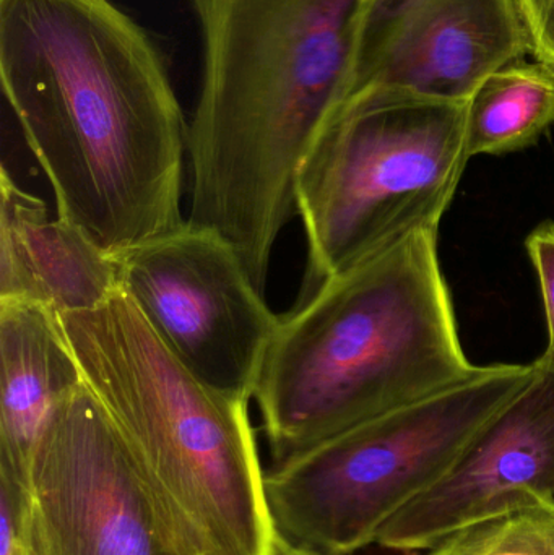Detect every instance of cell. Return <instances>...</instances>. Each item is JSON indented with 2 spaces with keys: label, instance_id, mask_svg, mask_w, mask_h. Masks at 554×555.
Listing matches in <instances>:
<instances>
[{
  "label": "cell",
  "instance_id": "6da1fadb",
  "mask_svg": "<svg viewBox=\"0 0 554 555\" xmlns=\"http://www.w3.org/2000/svg\"><path fill=\"white\" fill-rule=\"evenodd\" d=\"M0 77L59 218L114 257L184 223L189 126L158 46L111 0H0Z\"/></svg>",
  "mask_w": 554,
  "mask_h": 555
},
{
  "label": "cell",
  "instance_id": "7a4b0ae2",
  "mask_svg": "<svg viewBox=\"0 0 554 555\" xmlns=\"http://www.w3.org/2000/svg\"><path fill=\"white\" fill-rule=\"evenodd\" d=\"M195 3L204 70L185 220L228 241L263 293L299 169L353 91L371 16L364 0Z\"/></svg>",
  "mask_w": 554,
  "mask_h": 555
},
{
  "label": "cell",
  "instance_id": "3957f363",
  "mask_svg": "<svg viewBox=\"0 0 554 555\" xmlns=\"http://www.w3.org/2000/svg\"><path fill=\"white\" fill-rule=\"evenodd\" d=\"M480 371L459 338L438 230L422 228L280 317L254 401L276 465Z\"/></svg>",
  "mask_w": 554,
  "mask_h": 555
},
{
  "label": "cell",
  "instance_id": "277c9868",
  "mask_svg": "<svg viewBox=\"0 0 554 555\" xmlns=\"http://www.w3.org/2000/svg\"><path fill=\"white\" fill-rule=\"evenodd\" d=\"M61 320L179 554L270 555L276 531L250 401L198 380L124 289Z\"/></svg>",
  "mask_w": 554,
  "mask_h": 555
},
{
  "label": "cell",
  "instance_id": "5b68a950",
  "mask_svg": "<svg viewBox=\"0 0 554 555\" xmlns=\"http://www.w3.org/2000/svg\"><path fill=\"white\" fill-rule=\"evenodd\" d=\"M468 101L351 94L296 179L308 260L298 299L422 228L438 230L467 166Z\"/></svg>",
  "mask_w": 554,
  "mask_h": 555
},
{
  "label": "cell",
  "instance_id": "8992f818",
  "mask_svg": "<svg viewBox=\"0 0 554 555\" xmlns=\"http://www.w3.org/2000/svg\"><path fill=\"white\" fill-rule=\"evenodd\" d=\"M536 365L494 364L471 380L358 424L266 473L273 527L328 555L376 544L387 521L431 489Z\"/></svg>",
  "mask_w": 554,
  "mask_h": 555
},
{
  "label": "cell",
  "instance_id": "52a82bcc",
  "mask_svg": "<svg viewBox=\"0 0 554 555\" xmlns=\"http://www.w3.org/2000/svg\"><path fill=\"white\" fill-rule=\"evenodd\" d=\"M15 492L25 555H181L123 439L85 384L49 417Z\"/></svg>",
  "mask_w": 554,
  "mask_h": 555
},
{
  "label": "cell",
  "instance_id": "ba28073f",
  "mask_svg": "<svg viewBox=\"0 0 554 555\" xmlns=\"http://www.w3.org/2000/svg\"><path fill=\"white\" fill-rule=\"evenodd\" d=\"M120 289L207 387L253 401L280 317L236 249L188 220L116 256Z\"/></svg>",
  "mask_w": 554,
  "mask_h": 555
},
{
  "label": "cell",
  "instance_id": "9c48e42d",
  "mask_svg": "<svg viewBox=\"0 0 554 555\" xmlns=\"http://www.w3.org/2000/svg\"><path fill=\"white\" fill-rule=\"evenodd\" d=\"M527 54L533 39L519 0H387L368 23L351 94L392 88L468 101Z\"/></svg>",
  "mask_w": 554,
  "mask_h": 555
},
{
  "label": "cell",
  "instance_id": "30bf717a",
  "mask_svg": "<svg viewBox=\"0 0 554 555\" xmlns=\"http://www.w3.org/2000/svg\"><path fill=\"white\" fill-rule=\"evenodd\" d=\"M529 384L474 437L452 468L394 515L377 546L422 554L513 498L554 501V362H533Z\"/></svg>",
  "mask_w": 554,
  "mask_h": 555
},
{
  "label": "cell",
  "instance_id": "8fae6325",
  "mask_svg": "<svg viewBox=\"0 0 554 555\" xmlns=\"http://www.w3.org/2000/svg\"><path fill=\"white\" fill-rule=\"evenodd\" d=\"M120 289L117 259L80 228L49 217L44 201L0 175V300L57 315L96 309Z\"/></svg>",
  "mask_w": 554,
  "mask_h": 555
},
{
  "label": "cell",
  "instance_id": "7c38bea8",
  "mask_svg": "<svg viewBox=\"0 0 554 555\" xmlns=\"http://www.w3.org/2000/svg\"><path fill=\"white\" fill-rule=\"evenodd\" d=\"M83 384L61 315L39 304L0 300V476L16 489L49 417Z\"/></svg>",
  "mask_w": 554,
  "mask_h": 555
},
{
  "label": "cell",
  "instance_id": "4fadbf2b",
  "mask_svg": "<svg viewBox=\"0 0 554 555\" xmlns=\"http://www.w3.org/2000/svg\"><path fill=\"white\" fill-rule=\"evenodd\" d=\"M554 126V70L520 61L491 74L468 103V156L506 155Z\"/></svg>",
  "mask_w": 554,
  "mask_h": 555
},
{
  "label": "cell",
  "instance_id": "5bb4252c",
  "mask_svg": "<svg viewBox=\"0 0 554 555\" xmlns=\"http://www.w3.org/2000/svg\"><path fill=\"white\" fill-rule=\"evenodd\" d=\"M420 555H554V501L517 495Z\"/></svg>",
  "mask_w": 554,
  "mask_h": 555
},
{
  "label": "cell",
  "instance_id": "9a60e30c",
  "mask_svg": "<svg viewBox=\"0 0 554 555\" xmlns=\"http://www.w3.org/2000/svg\"><path fill=\"white\" fill-rule=\"evenodd\" d=\"M527 253L532 260L543 304H545L546 325H549V346L543 352L554 362V223L545 221L539 224L526 241Z\"/></svg>",
  "mask_w": 554,
  "mask_h": 555
},
{
  "label": "cell",
  "instance_id": "2e32d148",
  "mask_svg": "<svg viewBox=\"0 0 554 555\" xmlns=\"http://www.w3.org/2000/svg\"><path fill=\"white\" fill-rule=\"evenodd\" d=\"M529 23L537 61L554 70V0H519Z\"/></svg>",
  "mask_w": 554,
  "mask_h": 555
},
{
  "label": "cell",
  "instance_id": "e0dca14e",
  "mask_svg": "<svg viewBox=\"0 0 554 555\" xmlns=\"http://www.w3.org/2000/svg\"><path fill=\"white\" fill-rule=\"evenodd\" d=\"M0 555H25L16 530L15 486L5 478H0Z\"/></svg>",
  "mask_w": 554,
  "mask_h": 555
},
{
  "label": "cell",
  "instance_id": "ac0fdd59",
  "mask_svg": "<svg viewBox=\"0 0 554 555\" xmlns=\"http://www.w3.org/2000/svg\"><path fill=\"white\" fill-rule=\"evenodd\" d=\"M276 531V530H275ZM270 555H328L314 547L305 546V544L295 543L276 531L273 537L272 550Z\"/></svg>",
  "mask_w": 554,
  "mask_h": 555
},
{
  "label": "cell",
  "instance_id": "d6986e66",
  "mask_svg": "<svg viewBox=\"0 0 554 555\" xmlns=\"http://www.w3.org/2000/svg\"><path fill=\"white\" fill-rule=\"evenodd\" d=\"M384 2H387V0H364V10H366L368 15L371 16L374 10L383 5Z\"/></svg>",
  "mask_w": 554,
  "mask_h": 555
}]
</instances>
